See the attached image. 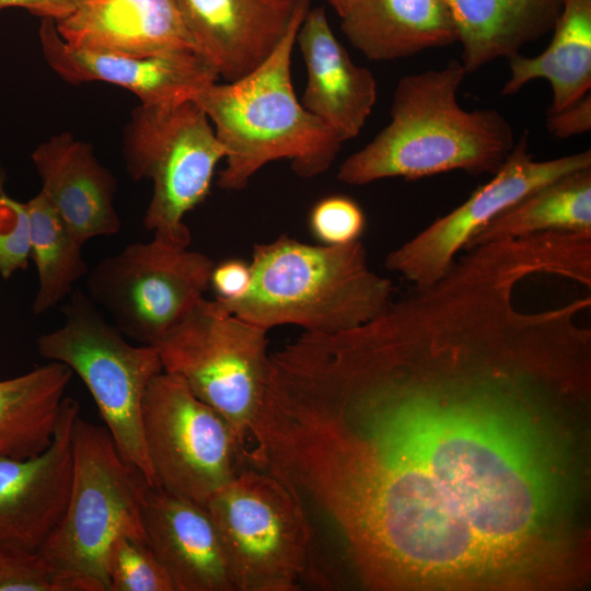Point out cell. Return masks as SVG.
<instances>
[{"mask_svg": "<svg viewBox=\"0 0 591 591\" xmlns=\"http://www.w3.org/2000/svg\"><path fill=\"white\" fill-rule=\"evenodd\" d=\"M530 275L473 248L374 320L270 355L250 454L299 505L317 586L588 583L591 302L522 310Z\"/></svg>", "mask_w": 591, "mask_h": 591, "instance_id": "6da1fadb", "label": "cell"}, {"mask_svg": "<svg viewBox=\"0 0 591 591\" xmlns=\"http://www.w3.org/2000/svg\"><path fill=\"white\" fill-rule=\"evenodd\" d=\"M460 60L402 77L390 123L340 164L337 179L366 185L391 177L418 179L451 171L495 174L515 141L494 108L467 111L457 101L466 76Z\"/></svg>", "mask_w": 591, "mask_h": 591, "instance_id": "7a4b0ae2", "label": "cell"}, {"mask_svg": "<svg viewBox=\"0 0 591 591\" xmlns=\"http://www.w3.org/2000/svg\"><path fill=\"white\" fill-rule=\"evenodd\" d=\"M312 0H298L290 25L273 53L247 74L218 81L193 101L205 112L227 151L217 185L242 190L266 164L291 162L303 177L329 169L343 142L297 99L291 80V56L299 27Z\"/></svg>", "mask_w": 591, "mask_h": 591, "instance_id": "3957f363", "label": "cell"}, {"mask_svg": "<svg viewBox=\"0 0 591 591\" xmlns=\"http://www.w3.org/2000/svg\"><path fill=\"white\" fill-rule=\"evenodd\" d=\"M252 279L237 299L217 302L269 331L297 325L331 334L363 325L393 302V283L373 271L364 245L308 244L282 234L253 247Z\"/></svg>", "mask_w": 591, "mask_h": 591, "instance_id": "277c9868", "label": "cell"}, {"mask_svg": "<svg viewBox=\"0 0 591 591\" xmlns=\"http://www.w3.org/2000/svg\"><path fill=\"white\" fill-rule=\"evenodd\" d=\"M71 443L68 505L38 552L84 591H108L105 563L112 543L120 535L147 540L141 506L148 484L124 461L105 426L79 416Z\"/></svg>", "mask_w": 591, "mask_h": 591, "instance_id": "5b68a950", "label": "cell"}, {"mask_svg": "<svg viewBox=\"0 0 591 591\" xmlns=\"http://www.w3.org/2000/svg\"><path fill=\"white\" fill-rule=\"evenodd\" d=\"M62 313V325L37 338L38 355L66 364L82 380L124 461L157 487L141 407L150 381L163 371L158 348L127 341L79 289L68 297Z\"/></svg>", "mask_w": 591, "mask_h": 591, "instance_id": "8992f818", "label": "cell"}, {"mask_svg": "<svg viewBox=\"0 0 591 591\" xmlns=\"http://www.w3.org/2000/svg\"><path fill=\"white\" fill-rule=\"evenodd\" d=\"M225 155L212 124L193 100L135 107L125 128L124 158L134 181L152 182L144 228L189 246L184 217L207 197Z\"/></svg>", "mask_w": 591, "mask_h": 591, "instance_id": "52a82bcc", "label": "cell"}, {"mask_svg": "<svg viewBox=\"0 0 591 591\" xmlns=\"http://www.w3.org/2000/svg\"><path fill=\"white\" fill-rule=\"evenodd\" d=\"M267 332L202 298L153 345L163 371L220 413L245 444L266 387Z\"/></svg>", "mask_w": 591, "mask_h": 591, "instance_id": "ba28073f", "label": "cell"}, {"mask_svg": "<svg viewBox=\"0 0 591 591\" xmlns=\"http://www.w3.org/2000/svg\"><path fill=\"white\" fill-rule=\"evenodd\" d=\"M235 591H297L309 557L304 515L273 475L246 465L205 503Z\"/></svg>", "mask_w": 591, "mask_h": 591, "instance_id": "9c48e42d", "label": "cell"}, {"mask_svg": "<svg viewBox=\"0 0 591 591\" xmlns=\"http://www.w3.org/2000/svg\"><path fill=\"white\" fill-rule=\"evenodd\" d=\"M157 487L204 505L246 465V444L232 425L178 376L160 372L141 407Z\"/></svg>", "mask_w": 591, "mask_h": 591, "instance_id": "30bf717a", "label": "cell"}, {"mask_svg": "<svg viewBox=\"0 0 591 591\" xmlns=\"http://www.w3.org/2000/svg\"><path fill=\"white\" fill-rule=\"evenodd\" d=\"M213 266L207 255L153 234L89 269L86 294L124 336L155 345L204 298Z\"/></svg>", "mask_w": 591, "mask_h": 591, "instance_id": "8fae6325", "label": "cell"}, {"mask_svg": "<svg viewBox=\"0 0 591 591\" xmlns=\"http://www.w3.org/2000/svg\"><path fill=\"white\" fill-rule=\"evenodd\" d=\"M587 167H591L589 149L552 160H535L524 134L489 182L474 190L462 205L390 252L385 258L386 269L416 288L434 285L470 239L490 220L540 186Z\"/></svg>", "mask_w": 591, "mask_h": 591, "instance_id": "7c38bea8", "label": "cell"}, {"mask_svg": "<svg viewBox=\"0 0 591 591\" xmlns=\"http://www.w3.org/2000/svg\"><path fill=\"white\" fill-rule=\"evenodd\" d=\"M80 405L65 397L51 443L42 453L0 456V545L39 551L60 522L72 482V428Z\"/></svg>", "mask_w": 591, "mask_h": 591, "instance_id": "4fadbf2b", "label": "cell"}, {"mask_svg": "<svg viewBox=\"0 0 591 591\" xmlns=\"http://www.w3.org/2000/svg\"><path fill=\"white\" fill-rule=\"evenodd\" d=\"M39 40L48 66L63 80L72 84L102 81L119 85L144 105L193 100L219 80L210 61L197 51L136 57L71 47L59 35L53 19H40Z\"/></svg>", "mask_w": 591, "mask_h": 591, "instance_id": "5bb4252c", "label": "cell"}, {"mask_svg": "<svg viewBox=\"0 0 591 591\" xmlns=\"http://www.w3.org/2000/svg\"><path fill=\"white\" fill-rule=\"evenodd\" d=\"M141 514L147 541L175 591H235L219 533L204 505L147 485Z\"/></svg>", "mask_w": 591, "mask_h": 591, "instance_id": "9a60e30c", "label": "cell"}, {"mask_svg": "<svg viewBox=\"0 0 591 591\" xmlns=\"http://www.w3.org/2000/svg\"><path fill=\"white\" fill-rule=\"evenodd\" d=\"M201 55L225 82L256 68L277 47L298 0H176Z\"/></svg>", "mask_w": 591, "mask_h": 591, "instance_id": "2e32d148", "label": "cell"}, {"mask_svg": "<svg viewBox=\"0 0 591 591\" xmlns=\"http://www.w3.org/2000/svg\"><path fill=\"white\" fill-rule=\"evenodd\" d=\"M308 81L300 100L344 143L358 137L378 96L373 73L352 61L324 7L310 8L297 34Z\"/></svg>", "mask_w": 591, "mask_h": 591, "instance_id": "e0dca14e", "label": "cell"}, {"mask_svg": "<svg viewBox=\"0 0 591 591\" xmlns=\"http://www.w3.org/2000/svg\"><path fill=\"white\" fill-rule=\"evenodd\" d=\"M56 27L78 49L136 57L201 54L176 0H82Z\"/></svg>", "mask_w": 591, "mask_h": 591, "instance_id": "ac0fdd59", "label": "cell"}, {"mask_svg": "<svg viewBox=\"0 0 591 591\" xmlns=\"http://www.w3.org/2000/svg\"><path fill=\"white\" fill-rule=\"evenodd\" d=\"M31 158L42 181L39 192L81 244L120 231L114 206L117 181L92 146L62 132L38 144Z\"/></svg>", "mask_w": 591, "mask_h": 591, "instance_id": "d6986e66", "label": "cell"}, {"mask_svg": "<svg viewBox=\"0 0 591 591\" xmlns=\"http://www.w3.org/2000/svg\"><path fill=\"white\" fill-rule=\"evenodd\" d=\"M337 14L349 43L374 61L457 42L445 0H344Z\"/></svg>", "mask_w": 591, "mask_h": 591, "instance_id": "ffe728a7", "label": "cell"}, {"mask_svg": "<svg viewBox=\"0 0 591 591\" xmlns=\"http://www.w3.org/2000/svg\"><path fill=\"white\" fill-rule=\"evenodd\" d=\"M453 18L461 63L474 72L553 30L565 0H445Z\"/></svg>", "mask_w": 591, "mask_h": 591, "instance_id": "44dd1931", "label": "cell"}, {"mask_svg": "<svg viewBox=\"0 0 591 591\" xmlns=\"http://www.w3.org/2000/svg\"><path fill=\"white\" fill-rule=\"evenodd\" d=\"M547 48L526 57L508 58L510 77L501 94L512 95L533 80L544 79L552 88L548 113L560 112L590 93L591 0H565Z\"/></svg>", "mask_w": 591, "mask_h": 591, "instance_id": "7402d4cb", "label": "cell"}, {"mask_svg": "<svg viewBox=\"0 0 591 591\" xmlns=\"http://www.w3.org/2000/svg\"><path fill=\"white\" fill-rule=\"evenodd\" d=\"M72 374L49 361L0 381V456L25 459L49 447Z\"/></svg>", "mask_w": 591, "mask_h": 591, "instance_id": "603a6c76", "label": "cell"}, {"mask_svg": "<svg viewBox=\"0 0 591 591\" xmlns=\"http://www.w3.org/2000/svg\"><path fill=\"white\" fill-rule=\"evenodd\" d=\"M552 231L591 232V167L529 193L476 232L463 251Z\"/></svg>", "mask_w": 591, "mask_h": 591, "instance_id": "cb8c5ba5", "label": "cell"}, {"mask_svg": "<svg viewBox=\"0 0 591 591\" xmlns=\"http://www.w3.org/2000/svg\"><path fill=\"white\" fill-rule=\"evenodd\" d=\"M26 204L31 223L30 258L37 273V291L32 304L35 315L56 308L86 277L89 267L81 244L68 230L42 192Z\"/></svg>", "mask_w": 591, "mask_h": 591, "instance_id": "d4e9b609", "label": "cell"}, {"mask_svg": "<svg viewBox=\"0 0 591 591\" xmlns=\"http://www.w3.org/2000/svg\"><path fill=\"white\" fill-rule=\"evenodd\" d=\"M108 591H175L146 538L120 535L106 556Z\"/></svg>", "mask_w": 591, "mask_h": 591, "instance_id": "484cf974", "label": "cell"}, {"mask_svg": "<svg viewBox=\"0 0 591 591\" xmlns=\"http://www.w3.org/2000/svg\"><path fill=\"white\" fill-rule=\"evenodd\" d=\"M0 591H84L38 551L0 545Z\"/></svg>", "mask_w": 591, "mask_h": 591, "instance_id": "4316f807", "label": "cell"}, {"mask_svg": "<svg viewBox=\"0 0 591 591\" xmlns=\"http://www.w3.org/2000/svg\"><path fill=\"white\" fill-rule=\"evenodd\" d=\"M309 228L320 244L344 245L359 240L366 228V216L350 197L332 195L312 207Z\"/></svg>", "mask_w": 591, "mask_h": 591, "instance_id": "83f0119b", "label": "cell"}, {"mask_svg": "<svg viewBox=\"0 0 591 591\" xmlns=\"http://www.w3.org/2000/svg\"><path fill=\"white\" fill-rule=\"evenodd\" d=\"M31 223L26 204L0 196V276L9 279L27 267Z\"/></svg>", "mask_w": 591, "mask_h": 591, "instance_id": "f1b7e54d", "label": "cell"}, {"mask_svg": "<svg viewBox=\"0 0 591 591\" xmlns=\"http://www.w3.org/2000/svg\"><path fill=\"white\" fill-rule=\"evenodd\" d=\"M250 264L236 258L215 264L210 286L216 292V299L231 301L243 296L251 283Z\"/></svg>", "mask_w": 591, "mask_h": 591, "instance_id": "f546056e", "label": "cell"}, {"mask_svg": "<svg viewBox=\"0 0 591 591\" xmlns=\"http://www.w3.org/2000/svg\"><path fill=\"white\" fill-rule=\"evenodd\" d=\"M546 127L554 137L561 139L589 131L591 129V94H587L560 112L548 113Z\"/></svg>", "mask_w": 591, "mask_h": 591, "instance_id": "4dcf8cb0", "label": "cell"}, {"mask_svg": "<svg viewBox=\"0 0 591 591\" xmlns=\"http://www.w3.org/2000/svg\"><path fill=\"white\" fill-rule=\"evenodd\" d=\"M82 0H0V12L9 8H20L40 19L56 22L70 15Z\"/></svg>", "mask_w": 591, "mask_h": 591, "instance_id": "1f68e13d", "label": "cell"}, {"mask_svg": "<svg viewBox=\"0 0 591 591\" xmlns=\"http://www.w3.org/2000/svg\"><path fill=\"white\" fill-rule=\"evenodd\" d=\"M5 181H7V174L0 162V196L5 194L4 192Z\"/></svg>", "mask_w": 591, "mask_h": 591, "instance_id": "d6a6232c", "label": "cell"}, {"mask_svg": "<svg viewBox=\"0 0 591 591\" xmlns=\"http://www.w3.org/2000/svg\"><path fill=\"white\" fill-rule=\"evenodd\" d=\"M326 1L334 8L336 12H338L344 0H326Z\"/></svg>", "mask_w": 591, "mask_h": 591, "instance_id": "836d02e7", "label": "cell"}]
</instances>
